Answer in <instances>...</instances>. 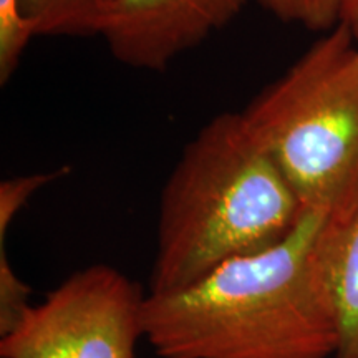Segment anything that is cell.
Returning a JSON list of instances; mask_svg holds the SVG:
<instances>
[{"instance_id": "8992f818", "label": "cell", "mask_w": 358, "mask_h": 358, "mask_svg": "<svg viewBox=\"0 0 358 358\" xmlns=\"http://www.w3.org/2000/svg\"><path fill=\"white\" fill-rule=\"evenodd\" d=\"M322 257L337 324L334 358H358V209L345 222L329 221Z\"/></svg>"}, {"instance_id": "7a4b0ae2", "label": "cell", "mask_w": 358, "mask_h": 358, "mask_svg": "<svg viewBox=\"0 0 358 358\" xmlns=\"http://www.w3.org/2000/svg\"><path fill=\"white\" fill-rule=\"evenodd\" d=\"M303 213L243 115L214 116L164 182L148 294L187 287L231 259L272 248Z\"/></svg>"}, {"instance_id": "ba28073f", "label": "cell", "mask_w": 358, "mask_h": 358, "mask_svg": "<svg viewBox=\"0 0 358 358\" xmlns=\"http://www.w3.org/2000/svg\"><path fill=\"white\" fill-rule=\"evenodd\" d=\"M272 15L313 32H327L340 24L345 0H259Z\"/></svg>"}, {"instance_id": "30bf717a", "label": "cell", "mask_w": 358, "mask_h": 358, "mask_svg": "<svg viewBox=\"0 0 358 358\" xmlns=\"http://www.w3.org/2000/svg\"><path fill=\"white\" fill-rule=\"evenodd\" d=\"M69 168H60L55 171L34 173L27 176L7 179L0 182V244H6V236L13 219L19 214L24 206L29 203L35 192H38L57 179L69 174Z\"/></svg>"}, {"instance_id": "52a82bcc", "label": "cell", "mask_w": 358, "mask_h": 358, "mask_svg": "<svg viewBox=\"0 0 358 358\" xmlns=\"http://www.w3.org/2000/svg\"><path fill=\"white\" fill-rule=\"evenodd\" d=\"M115 0H19L34 37H98Z\"/></svg>"}, {"instance_id": "3957f363", "label": "cell", "mask_w": 358, "mask_h": 358, "mask_svg": "<svg viewBox=\"0 0 358 358\" xmlns=\"http://www.w3.org/2000/svg\"><path fill=\"white\" fill-rule=\"evenodd\" d=\"M241 111L303 211L342 224L358 209V45L324 32Z\"/></svg>"}, {"instance_id": "9c48e42d", "label": "cell", "mask_w": 358, "mask_h": 358, "mask_svg": "<svg viewBox=\"0 0 358 358\" xmlns=\"http://www.w3.org/2000/svg\"><path fill=\"white\" fill-rule=\"evenodd\" d=\"M32 38L35 37L22 17L19 0H0V83L6 85L12 78Z\"/></svg>"}, {"instance_id": "5b68a950", "label": "cell", "mask_w": 358, "mask_h": 358, "mask_svg": "<svg viewBox=\"0 0 358 358\" xmlns=\"http://www.w3.org/2000/svg\"><path fill=\"white\" fill-rule=\"evenodd\" d=\"M249 0H115L100 35L124 66L163 71L243 12Z\"/></svg>"}, {"instance_id": "8fae6325", "label": "cell", "mask_w": 358, "mask_h": 358, "mask_svg": "<svg viewBox=\"0 0 358 358\" xmlns=\"http://www.w3.org/2000/svg\"><path fill=\"white\" fill-rule=\"evenodd\" d=\"M340 24H343L358 45V0H345Z\"/></svg>"}, {"instance_id": "6da1fadb", "label": "cell", "mask_w": 358, "mask_h": 358, "mask_svg": "<svg viewBox=\"0 0 358 358\" xmlns=\"http://www.w3.org/2000/svg\"><path fill=\"white\" fill-rule=\"evenodd\" d=\"M327 224L306 211L272 248L231 259L187 287L146 292L143 338L161 358H334Z\"/></svg>"}, {"instance_id": "277c9868", "label": "cell", "mask_w": 358, "mask_h": 358, "mask_svg": "<svg viewBox=\"0 0 358 358\" xmlns=\"http://www.w3.org/2000/svg\"><path fill=\"white\" fill-rule=\"evenodd\" d=\"M145 295L118 268L85 267L0 335V358H134Z\"/></svg>"}]
</instances>
